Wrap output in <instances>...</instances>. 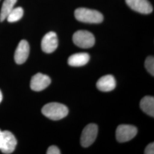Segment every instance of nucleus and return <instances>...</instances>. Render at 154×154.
Segmentation results:
<instances>
[{
  "instance_id": "1",
  "label": "nucleus",
  "mask_w": 154,
  "mask_h": 154,
  "mask_svg": "<svg viewBox=\"0 0 154 154\" xmlns=\"http://www.w3.org/2000/svg\"><path fill=\"white\" fill-rule=\"evenodd\" d=\"M42 113L50 119L58 121L67 116L69 109L65 105L51 102L45 105L42 109Z\"/></svg>"
},
{
  "instance_id": "2",
  "label": "nucleus",
  "mask_w": 154,
  "mask_h": 154,
  "mask_svg": "<svg viewBox=\"0 0 154 154\" xmlns=\"http://www.w3.org/2000/svg\"><path fill=\"white\" fill-rule=\"evenodd\" d=\"M74 16L78 21L84 23H99L103 20V16L99 11L84 8L77 9Z\"/></svg>"
},
{
  "instance_id": "3",
  "label": "nucleus",
  "mask_w": 154,
  "mask_h": 154,
  "mask_svg": "<svg viewBox=\"0 0 154 154\" xmlns=\"http://www.w3.org/2000/svg\"><path fill=\"white\" fill-rule=\"evenodd\" d=\"M72 41L77 46L88 49L93 47L95 42L93 34L86 30H78L73 34Z\"/></svg>"
},
{
  "instance_id": "4",
  "label": "nucleus",
  "mask_w": 154,
  "mask_h": 154,
  "mask_svg": "<svg viewBox=\"0 0 154 154\" xmlns=\"http://www.w3.org/2000/svg\"><path fill=\"white\" fill-rule=\"evenodd\" d=\"M138 130L136 127L128 125H121L116 130V138L118 142L124 143L131 140L137 134Z\"/></svg>"
},
{
  "instance_id": "5",
  "label": "nucleus",
  "mask_w": 154,
  "mask_h": 154,
  "mask_svg": "<svg viewBox=\"0 0 154 154\" xmlns=\"http://www.w3.org/2000/svg\"><path fill=\"white\" fill-rule=\"evenodd\" d=\"M98 134V126L90 123L84 128L81 137V144L83 147H88L95 140Z\"/></svg>"
},
{
  "instance_id": "6",
  "label": "nucleus",
  "mask_w": 154,
  "mask_h": 154,
  "mask_svg": "<svg viewBox=\"0 0 154 154\" xmlns=\"http://www.w3.org/2000/svg\"><path fill=\"white\" fill-rule=\"evenodd\" d=\"M17 141L14 135L9 131H2V139L0 149L4 154H10L14 152Z\"/></svg>"
},
{
  "instance_id": "7",
  "label": "nucleus",
  "mask_w": 154,
  "mask_h": 154,
  "mask_svg": "<svg viewBox=\"0 0 154 154\" xmlns=\"http://www.w3.org/2000/svg\"><path fill=\"white\" fill-rule=\"evenodd\" d=\"M58 40L55 32H50L46 34L41 41V48L46 53H51L57 49Z\"/></svg>"
},
{
  "instance_id": "8",
  "label": "nucleus",
  "mask_w": 154,
  "mask_h": 154,
  "mask_svg": "<svg viewBox=\"0 0 154 154\" xmlns=\"http://www.w3.org/2000/svg\"><path fill=\"white\" fill-rule=\"evenodd\" d=\"M51 79L42 73L35 74L30 81V88L34 91H41L49 86Z\"/></svg>"
},
{
  "instance_id": "9",
  "label": "nucleus",
  "mask_w": 154,
  "mask_h": 154,
  "mask_svg": "<svg viewBox=\"0 0 154 154\" xmlns=\"http://www.w3.org/2000/svg\"><path fill=\"white\" fill-rule=\"evenodd\" d=\"M126 2L133 11L142 14H149L153 11V7L148 0H126Z\"/></svg>"
},
{
  "instance_id": "10",
  "label": "nucleus",
  "mask_w": 154,
  "mask_h": 154,
  "mask_svg": "<svg viewBox=\"0 0 154 154\" xmlns=\"http://www.w3.org/2000/svg\"><path fill=\"white\" fill-rule=\"evenodd\" d=\"M30 51L29 45L26 40L20 42L14 53V60L16 63L21 65L27 60Z\"/></svg>"
},
{
  "instance_id": "11",
  "label": "nucleus",
  "mask_w": 154,
  "mask_h": 154,
  "mask_svg": "<svg viewBox=\"0 0 154 154\" xmlns=\"http://www.w3.org/2000/svg\"><path fill=\"white\" fill-rule=\"evenodd\" d=\"M97 87L103 92L111 91L116 88V79L111 75H106L101 77L97 82Z\"/></svg>"
},
{
  "instance_id": "12",
  "label": "nucleus",
  "mask_w": 154,
  "mask_h": 154,
  "mask_svg": "<svg viewBox=\"0 0 154 154\" xmlns=\"http://www.w3.org/2000/svg\"><path fill=\"white\" fill-rule=\"evenodd\" d=\"M90 60V55L86 53L72 54L68 59V64L71 66L79 67L86 65Z\"/></svg>"
},
{
  "instance_id": "13",
  "label": "nucleus",
  "mask_w": 154,
  "mask_h": 154,
  "mask_svg": "<svg viewBox=\"0 0 154 154\" xmlns=\"http://www.w3.org/2000/svg\"><path fill=\"white\" fill-rule=\"evenodd\" d=\"M140 107L143 112L152 117L154 116V98L146 96L140 102Z\"/></svg>"
},
{
  "instance_id": "14",
  "label": "nucleus",
  "mask_w": 154,
  "mask_h": 154,
  "mask_svg": "<svg viewBox=\"0 0 154 154\" xmlns=\"http://www.w3.org/2000/svg\"><path fill=\"white\" fill-rule=\"evenodd\" d=\"M17 0H5L2 4L0 11V21H4L9 13L13 10Z\"/></svg>"
},
{
  "instance_id": "15",
  "label": "nucleus",
  "mask_w": 154,
  "mask_h": 154,
  "mask_svg": "<svg viewBox=\"0 0 154 154\" xmlns=\"http://www.w3.org/2000/svg\"><path fill=\"white\" fill-rule=\"evenodd\" d=\"M23 15V10L21 7H17L13 8L8 16L6 17V19L8 22H15L19 21Z\"/></svg>"
},
{
  "instance_id": "16",
  "label": "nucleus",
  "mask_w": 154,
  "mask_h": 154,
  "mask_svg": "<svg viewBox=\"0 0 154 154\" xmlns=\"http://www.w3.org/2000/svg\"><path fill=\"white\" fill-rule=\"evenodd\" d=\"M144 66L146 70L151 75H154V57L149 56L147 57L145 61Z\"/></svg>"
},
{
  "instance_id": "17",
  "label": "nucleus",
  "mask_w": 154,
  "mask_h": 154,
  "mask_svg": "<svg viewBox=\"0 0 154 154\" xmlns=\"http://www.w3.org/2000/svg\"><path fill=\"white\" fill-rule=\"evenodd\" d=\"M47 154H61V151L60 149H58L57 146H51L48 149Z\"/></svg>"
},
{
  "instance_id": "18",
  "label": "nucleus",
  "mask_w": 154,
  "mask_h": 154,
  "mask_svg": "<svg viewBox=\"0 0 154 154\" xmlns=\"http://www.w3.org/2000/svg\"><path fill=\"white\" fill-rule=\"evenodd\" d=\"M145 154H154V143H149V145L146 147L144 150Z\"/></svg>"
},
{
  "instance_id": "19",
  "label": "nucleus",
  "mask_w": 154,
  "mask_h": 154,
  "mask_svg": "<svg viewBox=\"0 0 154 154\" xmlns=\"http://www.w3.org/2000/svg\"><path fill=\"white\" fill-rule=\"evenodd\" d=\"M2 139V131L0 130V148H1V146Z\"/></svg>"
},
{
  "instance_id": "20",
  "label": "nucleus",
  "mask_w": 154,
  "mask_h": 154,
  "mask_svg": "<svg viewBox=\"0 0 154 154\" xmlns=\"http://www.w3.org/2000/svg\"><path fill=\"white\" fill-rule=\"evenodd\" d=\"M2 100V93H1V91L0 90V103L1 102Z\"/></svg>"
}]
</instances>
